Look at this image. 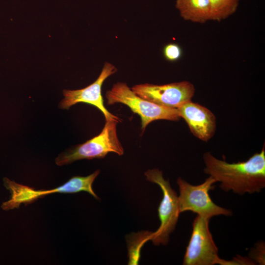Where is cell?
Segmentation results:
<instances>
[{
	"instance_id": "9",
	"label": "cell",
	"mask_w": 265,
	"mask_h": 265,
	"mask_svg": "<svg viewBox=\"0 0 265 265\" xmlns=\"http://www.w3.org/2000/svg\"><path fill=\"white\" fill-rule=\"evenodd\" d=\"M117 71L115 66L109 62H106L98 78L91 84L80 89L63 90L64 98L59 103V107L68 109L77 103H84L98 108L104 114L106 121L115 120L118 123L120 122L121 119L111 114L104 106L102 95V87L104 82Z\"/></svg>"
},
{
	"instance_id": "4",
	"label": "cell",
	"mask_w": 265,
	"mask_h": 265,
	"mask_svg": "<svg viewBox=\"0 0 265 265\" xmlns=\"http://www.w3.org/2000/svg\"><path fill=\"white\" fill-rule=\"evenodd\" d=\"M118 123L115 120L106 121L100 134L59 154L55 159V163L62 166L82 159H101L111 152L123 155L124 149L117 133Z\"/></svg>"
},
{
	"instance_id": "3",
	"label": "cell",
	"mask_w": 265,
	"mask_h": 265,
	"mask_svg": "<svg viewBox=\"0 0 265 265\" xmlns=\"http://www.w3.org/2000/svg\"><path fill=\"white\" fill-rule=\"evenodd\" d=\"M108 105L121 103L127 106L141 118V129L144 132L147 125L158 120L179 121L181 117L177 108L163 106L146 100L132 91L123 82L114 84L106 94Z\"/></svg>"
},
{
	"instance_id": "13",
	"label": "cell",
	"mask_w": 265,
	"mask_h": 265,
	"mask_svg": "<svg viewBox=\"0 0 265 265\" xmlns=\"http://www.w3.org/2000/svg\"><path fill=\"white\" fill-rule=\"evenodd\" d=\"M163 53L165 59L172 62L179 60L182 54L181 47L175 43L166 45L163 48Z\"/></svg>"
},
{
	"instance_id": "5",
	"label": "cell",
	"mask_w": 265,
	"mask_h": 265,
	"mask_svg": "<svg viewBox=\"0 0 265 265\" xmlns=\"http://www.w3.org/2000/svg\"><path fill=\"white\" fill-rule=\"evenodd\" d=\"M216 182L214 178L209 176L202 184L192 185L179 177L177 183L180 192L178 202L180 213L191 211L208 219L220 215L232 216L231 210L217 205L210 197L209 191L214 188Z\"/></svg>"
},
{
	"instance_id": "8",
	"label": "cell",
	"mask_w": 265,
	"mask_h": 265,
	"mask_svg": "<svg viewBox=\"0 0 265 265\" xmlns=\"http://www.w3.org/2000/svg\"><path fill=\"white\" fill-rule=\"evenodd\" d=\"M131 89L138 96L156 104L178 108L191 101L195 93L194 85L182 81L166 84L143 83L133 85Z\"/></svg>"
},
{
	"instance_id": "1",
	"label": "cell",
	"mask_w": 265,
	"mask_h": 265,
	"mask_svg": "<svg viewBox=\"0 0 265 265\" xmlns=\"http://www.w3.org/2000/svg\"><path fill=\"white\" fill-rule=\"evenodd\" d=\"M204 172L216 182L223 190L239 195L260 192L265 187V144L259 153L245 161L228 163L210 152L203 155Z\"/></svg>"
},
{
	"instance_id": "14",
	"label": "cell",
	"mask_w": 265,
	"mask_h": 265,
	"mask_svg": "<svg viewBox=\"0 0 265 265\" xmlns=\"http://www.w3.org/2000/svg\"><path fill=\"white\" fill-rule=\"evenodd\" d=\"M265 243L260 241L256 243L255 246L251 249L249 253V258L255 264L265 265Z\"/></svg>"
},
{
	"instance_id": "7",
	"label": "cell",
	"mask_w": 265,
	"mask_h": 265,
	"mask_svg": "<svg viewBox=\"0 0 265 265\" xmlns=\"http://www.w3.org/2000/svg\"><path fill=\"white\" fill-rule=\"evenodd\" d=\"M210 219L197 215L183 260L184 265H221L222 259L209 229Z\"/></svg>"
},
{
	"instance_id": "2",
	"label": "cell",
	"mask_w": 265,
	"mask_h": 265,
	"mask_svg": "<svg viewBox=\"0 0 265 265\" xmlns=\"http://www.w3.org/2000/svg\"><path fill=\"white\" fill-rule=\"evenodd\" d=\"M99 173L100 170H97L87 176H74L62 186L48 190H35L34 188L17 184L4 178V185L10 191L11 198L3 202L1 207L6 211L18 208L22 204H29L44 195L55 193H75L83 191L99 200L93 190L92 185Z\"/></svg>"
},
{
	"instance_id": "12",
	"label": "cell",
	"mask_w": 265,
	"mask_h": 265,
	"mask_svg": "<svg viewBox=\"0 0 265 265\" xmlns=\"http://www.w3.org/2000/svg\"><path fill=\"white\" fill-rule=\"evenodd\" d=\"M239 0H210L211 20L220 21L236 11Z\"/></svg>"
},
{
	"instance_id": "11",
	"label": "cell",
	"mask_w": 265,
	"mask_h": 265,
	"mask_svg": "<svg viewBox=\"0 0 265 265\" xmlns=\"http://www.w3.org/2000/svg\"><path fill=\"white\" fill-rule=\"evenodd\" d=\"M175 6L186 21L204 23L211 20L210 0H176Z\"/></svg>"
},
{
	"instance_id": "10",
	"label": "cell",
	"mask_w": 265,
	"mask_h": 265,
	"mask_svg": "<svg viewBox=\"0 0 265 265\" xmlns=\"http://www.w3.org/2000/svg\"><path fill=\"white\" fill-rule=\"evenodd\" d=\"M181 118L187 123L191 133L200 140L207 142L214 134L216 117L208 108L192 101L177 108Z\"/></svg>"
},
{
	"instance_id": "6",
	"label": "cell",
	"mask_w": 265,
	"mask_h": 265,
	"mask_svg": "<svg viewBox=\"0 0 265 265\" xmlns=\"http://www.w3.org/2000/svg\"><path fill=\"white\" fill-rule=\"evenodd\" d=\"M145 175L148 181L159 186L163 194L158 208L160 224L156 232L151 233L149 240L156 245H165L168 242L170 234L176 227L180 214L178 196L171 187L169 181L164 179L162 171L159 169L148 170Z\"/></svg>"
}]
</instances>
